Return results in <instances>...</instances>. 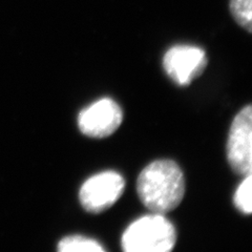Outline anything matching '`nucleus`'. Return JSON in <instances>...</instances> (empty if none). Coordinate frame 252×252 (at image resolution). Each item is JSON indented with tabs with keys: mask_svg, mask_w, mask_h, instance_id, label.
Wrapping results in <instances>:
<instances>
[{
	"mask_svg": "<svg viewBox=\"0 0 252 252\" xmlns=\"http://www.w3.org/2000/svg\"><path fill=\"white\" fill-rule=\"evenodd\" d=\"M137 192L147 209L155 214H167L177 208L184 198L183 171L172 160L154 161L140 172Z\"/></svg>",
	"mask_w": 252,
	"mask_h": 252,
	"instance_id": "1",
	"label": "nucleus"
},
{
	"mask_svg": "<svg viewBox=\"0 0 252 252\" xmlns=\"http://www.w3.org/2000/svg\"><path fill=\"white\" fill-rule=\"evenodd\" d=\"M177 242L175 226L164 215L155 214L138 219L122 235L125 252H168Z\"/></svg>",
	"mask_w": 252,
	"mask_h": 252,
	"instance_id": "2",
	"label": "nucleus"
},
{
	"mask_svg": "<svg viewBox=\"0 0 252 252\" xmlns=\"http://www.w3.org/2000/svg\"><path fill=\"white\" fill-rule=\"evenodd\" d=\"M124 188L125 181L120 173L103 171L85 181L79 191V200L88 212L101 214L119 200Z\"/></svg>",
	"mask_w": 252,
	"mask_h": 252,
	"instance_id": "3",
	"label": "nucleus"
},
{
	"mask_svg": "<svg viewBox=\"0 0 252 252\" xmlns=\"http://www.w3.org/2000/svg\"><path fill=\"white\" fill-rule=\"evenodd\" d=\"M227 160L236 175L246 177L252 169V107L242 108L231 123L227 141Z\"/></svg>",
	"mask_w": 252,
	"mask_h": 252,
	"instance_id": "4",
	"label": "nucleus"
},
{
	"mask_svg": "<svg viewBox=\"0 0 252 252\" xmlns=\"http://www.w3.org/2000/svg\"><path fill=\"white\" fill-rule=\"evenodd\" d=\"M204 50L193 45L172 46L163 57V68L178 85L186 86L199 78L207 66Z\"/></svg>",
	"mask_w": 252,
	"mask_h": 252,
	"instance_id": "5",
	"label": "nucleus"
},
{
	"mask_svg": "<svg viewBox=\"0 0 252 252\" xmlns=\"http://www.w3.org/2000/svg\"><path fill=\"white\" fill-rule=\"evenodd\" d=\"M123 112L120 105L110 98H102L78 116V126L83 135L90 138H106L120 127Z\"/></svg>",
	"mask_w": 252,
	"mask_h": 252,
	"instance_id": "6",
	"label": "nucleus"
},
{
	"mask_svg": "<svg viewBox=\"0 0 252 252\" xmlns=\"http://www.w3.org/2000/svg\"><path fill=\"white\" fill-rule=\"evenodd\" d=\"M60 252H104L105 249L99 242L81 235H70L58 243Z\"/></svg>",
	"mask_w": 252,
	"mask_h": 252,
	"instance_id": "7",
	"label": "nucleus"
},
{
	"mask_svg": "<svg viewBox=\"0 0 252 252\" xmlns=\"http://www.w3.org/2000/svg\"><path fill=\"white\" fill-rule=\"evenodd\" d=\"M230 13L238 25L247 30L249 33L252 31V10L251 0H230Z\"/></svg>",
	"mask_w": 252,
	"mask_h": 252,
	"instance_id": "8",
	"label": "nucleus"
},
{
	"mask_svg": "<svg viewBox=\"0 0 252 252\" xmlns=\"http://www.w3.org/2000/svg\"><path fill=\"white\" fill-rule=\"evenodd\" d=\"M251 186H252V176L248 175L242 181V183L235 190V193L233 196L234 206L241 212H243L244 215H250L252 211Z\"/></svg>",
	"mask_w": 252,
	"mask_h": 252,
	"instance_id": "9",
	"label": "nucleus"
}]
</instances>
